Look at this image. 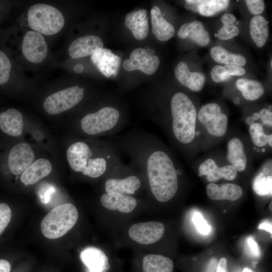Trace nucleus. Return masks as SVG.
Masks as SVG:
<instances>
[{
    "mask_svg": "<svg viewBox=\"0 0 272 272\" xmlns=\"http://www.w3.org/2000/svg\"><path fill=\"white\" fill-rule=\"evenodd\" d=\"M221 21L223 25L234 24L236 21V18L232 14H226L221 17Z\"/></svg>",
    "mask_w": 272,
    "mask_h": 272,
    "instance_id": "37998d69",
    "label": "nucleus"
},
{
    "mask_svg": "<svg viewBox=\"0 0 272 272\" xmlns=\"http://www.w3.org/2000/svg\"><path fill=\"white\" fill-rule=\"evenodd\" d=\"M242 272H253V271L251 269L248 267H245L243 269Z\"/></svg>",
    "mask_w": 272,
    "mask_h": 272,
    "instance_id": "603ef678",
    "label": "nucleus"
},
{
    "mask_svg": "<svg viewBox=\"0 0 272 272\" xmlns=\"http://www.w3.org/2000/svg\"><path fill=\"white\" fill-rule=\"evenodd\" d=\"M170 117L155 121L166 130L177 144L190 143L195 135L196 111L189 98L182 92H177L170 100Z\"/></svg>",
    "mask_w": 272,
    "mask_h": 272,
    "instance_id": "7ed1b4c3",
    "label": "nucleus"
},
{
    "mask_svg": "<svg viewBox=\"0 0 272 272\" xmlns=\"http://www.w3.org/2000/svg\"><path fill=\"white\" fill-rule=\"evenodd\" d=\"M100 202L107 209L117 210L123 213L132 212L137 205V200L133 196L117 192L103 193L100 197Z\"/></svg>",
    "mask_w": 272,
    "mask_h": 272,
    "instance_id": "f3484780",
    "label": "nucleus"
},
{
    "mask_svg": "<svg viewBox=\"0 0 272 272\" xmlns=\"http://www.w3.org/2000/svg\"><path fill=\"white\" fill-rule=\"evenodd\" d=\"M80 258L88 272H107L110 268L107 256L101 249L95 247L83 249Z\"/></svg>",
    "mask_w": 272,
    "mask_h": 272,
    "instance_id": "a211bd4d",
    "label": "nucleus"
},
{
    "mask_svg": "<svg viewBox=\"0 0 272 272\" xmlns=\"http://www.w3.org/2000/svg\"><path fill=\"white\" fill-rule=\"evenodd\" d=\"M197 2L196 12L206 17L214 16L226 9L230 4L228 0H197Z\"/></svg>",
    "mask_w": 272,
    "mask_h": 272,
    "instance_id": "7c9ffc66",
    "label": "nucleus"
},
{
    "mask_svg": "<svg viewBox=\"0 0 272 272\" xmlns=\"http://www.w3.org/2000/svg\"><path fill=\"white\" fill-rule=\"evenodd\" d=\"M267 143L268 144L269 146L270 147H272V134H271L268 135Z\"/></svg>",
    "mask_w": 272,
    "mask_h": 272,
    "instance_id": "09e8293b",
    "label": "nucleus"
},
{
    "mask_svg": "<svg viewBox=\"0 0 272 272\" xmlns=\"http://www.w3.org/2000/svg\"><path fill=\"white\" fill-rule=\"evenodd\" d=\"M234 102L236 104H238L240 103V99L238 97H236L234 99Z\"/></svg>",
    "mask_w": 272,
    "mask_h": 272,
    "instance_id": "3c124183",
    "label": "nucleus"
},
{
    "mask_svg": "<svg viewBox=\"0 0 272 272\" xmlns=\"http://www.w3.org/2000/svg\"><path fill=\"white\" fill-rule=\"evenodd\" d=\"M192 221L198 231L203 234L208 235L211 231V227L199 212H194Z\"/></svg>",
    "mask_w": 272,
    "mask_h": 272,
    "instance_id": "e433bc0d",
    "label": "nucleus"
},
{
    "mask_svg": "<svg viewBox=\"0 0 272 272\" xmlns=\"http://www.w3.org/2000/svg\"><path fill=\"white\" fill-rule=\"evenodd\" d=\"M259 118L263 124L271 127L272 112L267 108H263L259 112Z\"/></svg>",
    "mask_w": 272,
    "mask_h": 272,
    "instance_id": "a19ab883",
    "label": "nucleus"
},
{
    "mask_svg": "<svg viewBox=\"0 0 272 272\" xmlns=\"http://www.w3.org/2000/svg\"><path fill=\"white\" fill-rule=\"evenodd\" d=\"M249 32L250 36L259 47H262L267 41L269 31L267 22L262 16H254L251 19L249 24Z\"/></svg>",
    "mask_w": 272,
    "mask_h": 272,
    "instance_id": "cd10ccee",
    "label": "nucleus"
},
{
    "mask_svg": "<svg viewBox=\"0 0 272 272\" xmlns=\"http://www.w3.org/2000/svg\"><path fill=\"white\" fill-rule=\"evenodd\" d=\"M12 217L9 206L5 203H0V235L8 226Z\"/></svg>",
    "mask_w": 272,
    "mask_h": 272,
    "instance_id": "c9c22d12",
    "label": "nucleus"
},
{
    "mask_svg": "<svg viewBox=\"0 0 272 272\" xmlns=\"http://www.w3.org/2000/svg\"><path fill=\"white\" fill-rule=\"evenodd\" d=\"M246 4L250 13L255 16L259 15L264 10V3L262 0H246Z\"/></svg>",
    "mask_w": 272,
    "mask_h": 272,
    "instance_id": "58836bf2",
    "label": "nucleus"
},
{
    "mask_svg": "<svg viewBox=\"0 0 272 272\" xmlns=\"http://www.w3.org/2000/svg\"><path fill=\"white\" fill-rule=\"evenodd\" d=\"M253 118H254V119L255 120H258V119H259V113L258 112H255L253 114V116H252Z\"/></svg>",
    "mask_w": 272,
    "mask_h": 272,
    "instance_id": "8fccbe9b",
    "label": "nucleus"
},
{
    "mask_svg": "<svg viewBox=\"0 0 272 272\" xmlns=\"http://www.w3.org/2000/svg\"><path fill=\"white\" fill-rule=\"evenodd\" d=\"M127 123V118L119 108L107 105L84 115L79 125L81 132L87 135L109 138L118 134Z\"/></svg>",
    "mask_w": 272,
    "mask_h": 272,
    "instance_id": "20e7f679",
    "label": "nucleus"
},
{
    "mask_svg": "<svg viewBox=\"0 0 272 272\" xmlns=\"http://www.w3.org/2000/svg\"><path fill=\"white\" fill-rule=\"evenodd\" d=\"M84 70V66L81 63H77L74 66V71L78 74H80L83 72Z\"/></svg>",
    "mask_w": 272,
    "mask_h": 272,
    "instance_id": "49530a36",
    "label": "nucleus"
},
{
    "mask_svg": "<svg viewBox=\"0 0 272 272\" xmlns=\"http://www.w3.org/2000/svg\"><path fill=\"white\" fill-rule=\"evenodd\" d=\"M268 110L271 111V105H269L267 108Z\"/></svg>",
    "mask_w": 272,
    "mask_h": 272,
    "instance_id": "864d4df0",
    "label": "nucleus"
},
{
    "mask_svg": "<svg viewBox=\"0 0 272 272\" xmlns=\"http://www.w3.org/2000/svg\"><path fill=\"white\" fill-rule=\"evenodd\" d=\"M206 191L208 197L215 200L234 201L240 198L243 194L242 188L233 183H225L219 186L214 183H211L207 185Z\"/></svg>",
    "mask_w": 272,
    "mask_h": 272,
    "instance_id": "b1692460",
    "label": "nucleus"
},
{
    "mask_svg": "<svg viewBox=\"0 0 272 272\" xmlns=\"http://www.w3.org/2000/svg\"><path fill=\"white\" fill-rule=\"evenodd\" d=\"M212 80L216 83H220L228 80L231 76L225 70L224 66L216 65L213 67L211 72Z\"/></svg>",
    "mask_w": 272,
    "mask_h": 272,
    "instance_id": "4c0bfd02",
    "label": "nucleus"
},
{
    "mask_svg": "<svg viewBox=\"0 0 272 272\" xmlns=\"http://www.w3.org/2000/svg\"><path fill=\"white\" fill-rule=\"evenodd\" d=\"M22 49L25 57L33 63L42 61L47 54V45L44 37L34 31H29L25 34Z\"/></svg>",
    "mask_w": 272,
    "mask_h": 272,
    "instance_id": "9b49d317",
    "label": "nucleus"
},
{
    "mask_svg": "<svg viewBox=\"0 0 272 272\" xmlns=\"http://www.w3.org/2000/svg\"><path fill=\"white\" fill-rule=\"evenodd\" d=\"M11 269V265L8 261L0 259V272H10Z\"/></svg>",
    "mask_w": 272,
    "mask_h": 272,
    "instance_id": "c03bdc74",
    "label": "nucleus"
},
{
    "mask_svg": "<svg viewBox=\"0 0 272 272\" xmlns=\"http://www.w3.org/2000/svg\"><path fill=\"white\" fill-rule=\"evenodd\" d=\"M103 48L102 39L95 35H87L73 41L69 47V54L73 58L92 55L96 50Z\"/></svg>",
    "mask_w": 272,
    "mask_h": 272,
    "instance_id": "2eb2a0df",
    "label": "nucleus"
},
{
    "mask_svg": "<svg viewBox=\"0 0 272 272\" xmlns=\"http://www.w3.org/2000/svg\"><path fill=\"white\" fill-rule=\"evenodd\" d=\"M147 15L148 11L143 9L131 12L125 16V24L137 40H143L148 34L149 27Z\"/></svg>",
    "mask_w": 272,
    "mask_h": 272,
    "instance_id": "4be33fe9",
    "label": "nucleus"
},
{
    "mask_svg": "<svg viewBox=\"0 0 272 272\" xmlns=\"http://www.w3.org/2000/svg\"><path fill=\"white\" fill-rule=\"evenodd\" d=\"M173 267L172 260L162 255L149 254L143 259L144 272H172Z\"/></svg>",
    "mask_w": 272,
    "mask_h": 272,
    "instance_id": "bb28decb",
    "label": "nucleus"
},
{
    "mask_svg": "<svg viewBox=\"0 0 272 272\" xmlns=\"http://www.w3.org/2000/svg\"><path fill=\"white\" fill-rule=\"evenodd\" d=\"M119 153L108 139L94 142L93 146L78 141L67 149L66 158L74 171L97 178L108 173L122 161Z\"/></svg>",
    "mask_w": 272,
    "mask_h": 272,
    "instance_id": "f03ea898",
    "label": "nucleus"
},
{
    "mask_svg": "<svg viewBox=\"0 0 272 272\" xmlns=\"http://www.w3.org/2000/svg\"><path fill=\"white\" fill-rule=\"evenodd\" d=\"M210 54L216 62L225 65H236L242 66L246 63V59L242 55L229 52L221 46L213 47L210 50Z\"/></svg>",
    "mask_w": 272,
    "mask_h": 272,
    "instance_id": "c85d7f7f",
    "label": "nucleus"
},
{
    "mask_svg": "<svg viewBox=\"0 0 272 272\" xmlns=\"http://www.w3.org/2000/svg\"><path fill=\"white\" fill-rule=\"evenodd\" d=\"M34 153L26 143H19L11 150L8 157V164L12 173L15 175L22 173L33 163Z\"/></svg>",
    "mask_w": 272,
    "mask_h": 272,
    "instance_id": "ddd939ff",
    "label": "nucleus"
},
{
    "mask_svg": "<svg viewBox=\"0 0 272 272\" xmlns=\"http://www.w3.org/2000/svg\"><path fill=\"white\" fill-rule=\"evenodd\" d=\"M225 70L230 76H241L245 73V69L243 67L236 65H225Z\"/></svg>",
    "mask_w": 272,
    "mask_h": 272,
    "instance_id": "79ce46f5",
    "label": "nucleus"
},
{
    "mask_svg": "<svg viewBox=\"0 0 272 272\" xmlns=\"http://www.w3.org/2000/svg\"><path fill=\"white\" fill-rule=\"evenodd\" d=\"M91 59L105 77L110 78L117 75L121 58L110 50L104 48L98 49L91 55Z\"/></svg>",
    "mask_w": 272,
    "mask_h": 272,
    "instance_id": "4468645a",
    "label": "nucleus"
},
{
    "mask_svg": "<svg viewBox=\"0 0 272 272\" xmlns=\"http://www.w3.org/2000/svg\"><path fill=\"white\" fill-rule=\"evenodd\" d=\"M198 119L213 136L221 137L227 131L228 117L222 112L221 106L217 103H209L202 106L198 113Z\"/></svg>",
    "mask_w": 272,
    "mask_h": 272,
    "instance_id": "1a4fd4ad",
    "label": "nucleus"
},
{
    "mask_svg": "<svg viewBox=\"0 0 272 272\" xmlns=\"http://www.w3.org/2000/svg\"><path fill=\"white\" fill-rule=\"evenodd\" d=\"M246 244L249 252L251 256L258 257L260 255L261 252L259 246L254 239L249 236L246 238Z\"/></svg>",
    "mask_w": 272,
    "mask_h": 272,
    "instance_id": "ea45409f",
    "label": "nucleus"
},
{
    "mask_svg": "<svg viewBox=\"0 0 272 272\" xmlns=\"http://www.w3.org/2000/svg\"><path fill=\"white\" fill-rule=\"evenodd\" d=\"M50 162L45 158H40L31 164L22 173L21 181L25 185H32L48 176L52 171Z\"/></svg>",
    "mask_w": 272,
    "mask_h": 272,
    "instance_id": "412c9836",
    "label": "nucleus"
},
{
    "mask_svg": "<svg viewBox=\"0 0 272 272\" xmlns=\"http://www.w3.org/2000/svg\"><path fill=\"white\" fill-rule=\"evenodd\" d=\"M253 188L255 192L259 195H271L272 190L271 175H265V172L259 173L253 181Z\"/></svg>",
    "mask_w": 272,
    "mask_h": 272,
    "instance_id": "2f4dec72",
    "label": "nucleus"
},
{
    "mask_svg": "<svg viewBox=\"0 0 272 272\" xmlns=\"http://www.w3.org/2000/svg\"><path fill=\"white\" fill-rule=\"evenodd\" d=\"M152 30L156 37L165 41L171 38L175 33L173 26L163 17L160 8L154 6L151 10Z\"/></svg>",
    "mask_w": 272,
    "mask_h": 272,
    "instance_id": "393cba45",
    "label": "nucleus"
},
{
    "mask_svg": "<svg viewBox=\"0 0 272 272\" xmlns=\"http://www.w3.org/2000/svg\"><path fill=\"white\" fill-rule=\"evenodd\" d=\"M24 127L22 114L20 111L10 108L0 113V128L13 137L20 136Z\"/></svg>",
    "mask_w": 272,
    "mask_h": 272,
    "instance_id": "5701e85b",
    "label": "nucleus"
},
{
    "mask_svg": "<svg viewBox=\"0 0 272 272\" xmlns=\"http://www.w3.org/2000/svg\"><path fill=\"white\" fill-rule=\"evenodd\" d=\"M249 133L253 144L257 147H262L267 143L268 135L264 132L262 124L254 122L250 125Z\"/></svg>",
    "mask_w": 272,
    "mask_h": 272,
    "instance_id": "473e14b6",
    "label": "nucleus"
},
{
    "mask_svg": "<svg viewBox=\"0 0 272 272\" xmlns=\"http://www.w3.org/2000/svg\"><path fill=\"white\" fill-rule=\"evenodd\" d=\"M129 165L121 161L106 174L104 183L106 193L117 192L131 195L141 188V179L134 172V168Z\"/></svg>",
    "mask_w": 272,
    "mask_h": 272,
    "instance_id": "0eeeda50",
    "label": "nucleus"
},
{
    "mask_svg": "<svg viewBox=\"0 0 272 272\" xmlns=\"http://www.w3.org/2000/svg\"><path fill=\"white\" fill-rule=\"evenodd\" d=\"M199 175H205L208 180L211 182H216L221 178L228 180L235 179L237 175V171L232 165H228L219 167L212 159H208L199 166Z\"/></svg>",
    "mask_w": 272,
    "mask_h": 272,
    "instance_id": "dca6fc26",
    "label": "nucleus"
},
{
    "mask_svg": "<svg viewBox=\"0 0 272 272\" xmlns=\"http://www.w3.org/2000/svg\"><path fill=\"white\" fill-rule=\"evenodd\" d=\"M175 75L182 85L193 91H200L206 83V77L203 74L199 72H190L187 64L184 61H181L177 65Z\"/></svg>",
    "mask_w": 272,
    "mask_h": 272,
    "instance_id": "6ab92c4d",
    "label": "nucleus"
},
{
    "mask_svg": "<svg viewBox=\"0 0 272 272\" xmlns=\"http://www.w3.org/2000/svg\"><path fill=\"white\" fill-rule=\"evenodd\" d=\"M239 28L235 24L223 25L218 32V38L222 40H227L233 38L239 34Z\"/></svg>",
    "mask_w": 272,
    "mask_h": 272,
    "instance_id": "f704fd0d",
    "label": "nucleus"
},
{
    "mask_svg": "<svg viewBox=\"0 0 272 272\" xmlns=\"http://www.w3.org/2000/svg\"><path fill=\"white\" fill-rule=\"evenodd\" d=\"M254 121L255 120L252 116H248L246 119V122L249 125L253 123L254 122Z\"/></svg>",
    "mask_w": 272,
    "mask_h": 272,
    "instance_id": "de8ad7c7",
    "label": "nucleus"
},
{
    "mask_svg": "<svg viewBox=\"0 0 272 272\" xmlns=\"http://www.w3.org/2000/svg\"><path fill=\"white\" fill-rule=\"evenodd\" d=\"M84 91V88L75 86L54 93L46 98L43 103L44 108L51 115L68 110L82 101Z\"/></svg>",
    "mask_w": 272,
    "mask_h": 272,
    "instance_id": "6e6552de",
    "label": "nucleus"
},
{
    "mask_svg": "<svg viewBox=\"0 0 272 272\" xmlns=\"http://www.w3.org/2000/svg\"><path fill=\"white\" fill-rule=\"evenodd\" d=\"M164 232V226L162 223L150 221L132 225L129 229L128 234L137 243L147 245L160 240Z\"/></svg>",
    "mask_w": 272,
    "mask_h": 272,
    "instance_id": "9d476101",
    "label": "nucleus"
},
{
    "mask_svg": "<svg viewBox=\"0 0 272 272\" xmlns=\"http://www.w3.org/2000/svg\"><path fill=\"white\" fill-rule=\"evenodd\" d=\"M108 139L146 177L150 192L157 201L165 202L174 197L180 172L171 154L156 136L132 129Z\"/></svg>",
    "mask_w": 272,
    "mask_h": 272,
    "instance_id": "f257e3e1",
    "label": "nucleus"
},
{
    "mask_svg": "<svg viewBox=\"0 0 272 272\" xmlns=\"http://www.w3.org/2000/svg\"><path fill=\"white\" fill-rule=\"evenodd\" d=\"M181 39H189L201 46H206L210 42V36L203 24L194 21L182 25L177 32Z\"/></svg>",
    "mask_w": 272,
    "mask_h": 272,
    "instance_id": "aec40b11",
    "label": "nucleus"
},
{
    "mask_svg": "<svg viewBox=\"0 0 272 272\" xmlns=\"http://www.w3.org/2000/svg\"><path fill=\"white\" fill-rule=\"evenodd\" d=\"M28 21L29 27L34 31L47 35L58 33L64 24V17L58 9L43 4L29 8Z\"/></svg>",
    "mask_w": 272,
    "mask_h": 272,
    "instance_id": "423d86ee",
    "label": "nucleus"
},
{
    "mask_svg": "<svg viewBox=\"0 0 272 272\" xmlns=\"http://www.w3.org/2000/svg\"><path fill=\"white\" fill-rule=\"evenodd\" d=\"M258 229L264 230L270 234L272 233L271 223L268 221H264L262 222L258 226Z\"/></svg>",
    "mask_w": 272,
    "mask_h": 272,
    "instance_id": "a18cd8bd",
    "label": "nucleus"
},
{
    "mask_svg": "<svg viewBox=\"0 0 272 272\" xmlns=\"http://www.w3.org/2000/svg\"><path fill=\"white\" fill-rule=\"evenodd\" d=\"M237 89L247 100L258 99L264 93L262 85L258 81L246 78L238 79L236 83Z\"/></svg>",
    "mask_w": 272,
    "mask_h": 272,
    "instance_id": "c756f323",
    "label": "nucleus"
},
{
    "mask_svg": "<svg viewBox=\"0 0 272 272\" xmlns=\"http://www.w3.org/2000/svg\"><path fill=\"white\" fill-rule=\"evenodd\" d=\"M11 69L10 60L6 53L0 50V85L9 80Z\"/></svg>",
    "mask_w": 272,
    "mask_h": 272,
    "instance_id": "72a5a7b5",
    "label": "nucleus"
},
{
    "mask_svg": "<svg viewBox=\"0 0 272 272\" xmlns=\"http://www.w3.org/2000/svg\"><path fill=\"white\" fill-rule=\"evenodd\" d=\"M79 213L76 207L70 203L53 208L41 223L42 234L47 238L55 239L67 233L77 222Z\"/></svg>",
    "mask_w": 272,
    "mask_h": 272,
    "instance_id": "39448f33",
    "label": "nucleus"
},
{
    "mask_svg": "<svg viewBox=\"0 0 272 272\" xmlns=\"http://www.w3.org/2000/svg\"><path fill=\"white\" fill-rule=\"evenodd\" d=\"M270 65H271V66H272V61H271H271H270Z\"/></svg>",
    "mask_w": 272,
    "mask_h": 272,
    "instance_id": "6e6d98bb",
    "label": "nucleus"
},
{
    "mask_svg": "<svg viewBox=\"0 0 272 272\" xmlns=\"http://www.w3.org/2000/svg\"><path fill=\"white\" fill-rule=\"evenodd\" d=\"M160 64L159 57L149 54L142 48L133 50L129 59L123 63V68L127 71L139 70L147 75H152L157 70Z\"/></svg>",
    "mask_w": 272,
    "mask_h": 272,
    "instance_id": "f8f14e48",
    "label": "nucleus"
},
{
    "mask_svg": "<svg viewBox=\"0 0 272 272\" xmlns=\"http://www.w3.org/2000/svg\"><path fill=\"white\" fill-rule=\"evenodd\" d=\"M264 151H265V149H262V152H264Z\"/></svg>",
    "mask_w": 272,
    "mask_h": 272,
    "instance_id": "5fc2aeb1",
    "label": "nucleus"
},
{
    "mask_svg": "<svg viewBox=\"0 0 272 272\" xmlns=\"http://www.w3.org/2000/svg\"><path fill=\"white\" fill-rule=\"evenodd\" d=\"M227 158L237 171L242 172L245 169L247 158L243 143L239 139L234 138L228 142Z\"/></svg>",
    "mask_w": 272,
    "mask_h": 272,
    "instance_id": "a878e982",
    "label": "nucleus"
}]
</instances>
